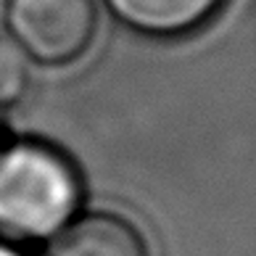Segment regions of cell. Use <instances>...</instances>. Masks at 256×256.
Here are the masks:
<instances>
[{"mask_svg": "<svg viewBox=\"0 0 256 256\" xmlns=\"http://www.w3.org/2000/svg\"><path fill=\"white\" fill-rule=\"evenodd\" d=\"M80 198V174L61 150L34 140L0 148V240H50Z\"/></svg>", "mask_w": 256, "mask_h": 256, "instance_id": "obj_1", "label": "cell"}, {"mask_svg": "<svg viewBox=\"0 0 256 256\" xmlns=\"http://www.w3.org/2000/svg\"><path fill=\"white\" fill-rule=\"evenodd\" d=\"M6 30L26 61L66 66L96 40V0H6Z\"/></svg>", "mask_w": 256, "mask_h": 256, "instance_id": "obj_2", "label": "cell"}, {"mask_svg": "<svg viewBox=\"0 0 256 256\" xmlns=\"http://www.w3.org/2000/svg\"><path fill=\"white\" fill-rule=\"evenodd\" d=\"M45 256H150L143 232L114 212L77 214L48 243Z\"/></svg>", "mask_w": 256, "mask_h": 256, "instance_id": "obj_3", "label": "cell"}, {"mask_svg": "<svg viewBox=\"0 0 256 256\" xmlns=\"http://www.w3.org/2000/svg\"><path fill=\"white\" fill-rule=\"evenodd\" d=\"M220 3L222 0H106L122 24L154 37H174L196 30Z\"/></svg>", "mask_w": 256, "mask_h": 256, "instance_id": "obj_4", "label": "cell"}, {"mask_svg": "<svg viewBox=\"0 0 256 256\" xmlns=\"http://www.w3.org/2000/svg\"><path fill=\"white\" fill-rule=\"evenodd\" d=\"M30 84V61L8 40L0 37V108H8L22 100Z\"/></svg>", "mask_w": 256, "mask_h": 256, "instance_id": "obj_5", "label": "cell"}, {"mask_svg": "<svg viewBox=\"0 0 256 256\" xmlns=\"http://www.w3.org/2000/svg\"><path fill=\"white\" fill-rule=\"evenodd\" d=\"M0 256H22L8 240H0Z\"/></svg>", "mask_w": 256, "mask_h": 256, "instance_id": "obj_6", "label": "cell"}]
</instances>
